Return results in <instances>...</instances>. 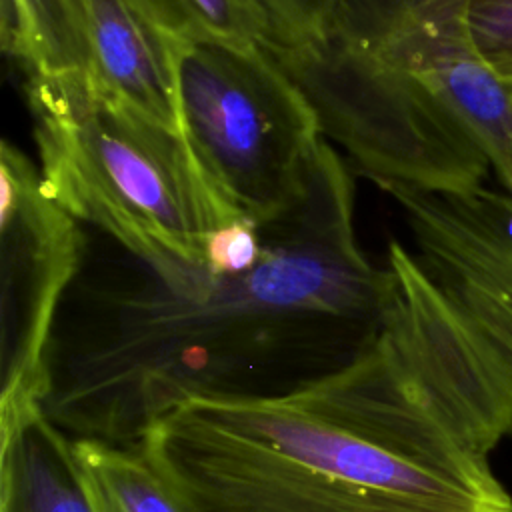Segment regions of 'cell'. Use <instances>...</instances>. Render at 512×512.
Listing matches in <instances>:
<instances>
[{"label": "cell", "instance_id": "6da1fadb", "mask_svg": "<svg viewBox=\"0 0 512 512\" xmlns=\"http://www.w3.org/2000/svg\"><path fill=\"white\" fill-rule=\"evenodd\" d=\"M134 434L184 512H512L390 312L324 376L270 394L184 392Z\"/></svg>", "mask_w": 512, "mask_h": 512}, {"label": "cell", "instance_id": "7a4b0ae2", "mask_svg": "<svg viewBox=\"0 0 512 512\" xmlns=\"http://www.w3.org/2000/svg\"><path fill=\"white\" fill-rule=\"evenodd\" d=\"M262 238L260 260L240 274H210L180 260L148 268L132 258L136 272L126 278L88 284L94 324L58 406L72 412L110 390L92 418L126 400L124 420L138 416V428L168 400L212 390L214 376L284 358L332 372L378 338L396 278L388 262L376 266L364 254L354 170L326 138L304 196L264 222Z\"/></svg>", "mask_w": 512, "mask_h": 512}, {"label": "cell", "instance_id": "3957f363", "mask_svg": "<svg viewBox=\"0 0 512 512\" xmlns=\"http://www.w3.org/2000/svg\"><path fill=\"white\" fill-rule=\"evenodd\" d=\"M468 0H336L320 34L264 44L322 136L374 184L512 196V84L478 54Z\"/></svg>", "mask_w": 512, "mask_h": 512}, {"label": "cell", "instance_id": "277c9868", "mask_svg": "<svg viewBox=\"0 0 512 512\" xmlns=\"http://www.w3.org/2000/svg\"><path fill=\"white\" fill-rule=\"evenodd\" d=\"M24 92L48 192L136 262L204 268L208 234L244 216L182 134L124 104L92 74H30Z\"/></svg>", "mask_w": 512, "mask_h": 512}, {"label": "cell", "instance_id": "5b68a950", "mask_svg": "<svg viewBox=\"0 0 512 512\" xmlns=\"http://www.w3.org/2000/svg\"><path fill=\"white\" fill-rule=\"evenodd\" d=\"M178 102L194 156L244 216L264 224L304 196L322 128L264 44L180 42Z\"/></svg>", "mask_w": 512, "mask_h": 512}, {"label": "cell", "instance_id": "8992f818", "mask_svg": "<svg viewBox=\"0 0 512 512\" xmlns=\"http://www.w3.org/2000/svg\"><path fill=\"white\" fill-rule=\"evenodd\" d=\"M0 198L2 438H8L42 410L50 392V336L78 280L84 234L48 192L38 164L10 140L0 148Z\"/></svg>", "mask_w": 512, "mask_h": 512}, {"label": "cell", "instance_id": "52a82bcc", "mask_svg": "<svg viewBox=\"0 0 512 512\" xmlns=\"http://www.w3.org/2000/svg\"><path fill=\"white\" fill-rule=\"evenodd\" d=\"M402 210L416 258L432 274L466 284L512 314V196L480 186L466 194L376 184Z\"/></svg>", "mask_w": 512, "mask_h": 512}, {"label": "cell", "instance_id": "ba28073f", "mask_svg": "<svg viewBox=\"0 0 512 512\" xmlns=\"http://www.w3.org/2000/svg\"><path fill=\"white\" fill-rule=\"evenodd\" d=\"M90 74L124 104L184 136L178 102L180 42L128 0H78Z\"/></svg>", "mask_w": 512, "mask_h": 512}, {"label": "cell", "instance_id": "9c48e42d", "mask_svg": "<svg viewBox=\"0 0 512 512\" xmlns=\"http://www.w3.org/2000/svg\"><path fill=\"white\" fill-rule=\"evenodd\" d=\"M2 512H90L70 442L40 410L2 440Z\"/></svg>", "mask_w": 512, "mask_h": 512}, {"label": "cell", "instance_id": "30bf717a", "mask_svg": "<svg viewBox=\"0 0 512 512\" xmlns=\"http://www.w3.org/2000/svg\"><path fill=\"white\" fill-rule=\"evenodd\" d=\"M70 452L90 512H184L138 448L82 436Z\"/></svg>", "mask_w": 512, "mask_h": 512}, {"label": "cell", "instance_id": "8fae6325", "mask_svg": "<svg viewBox=\"0 0 512 512\" xmlns=\"http://www.w3.org/2000/svg\"><path fill=\"white\" fill-rule=\"evenodd\" d=\"M148 22L178 42L268 44L266 12L254 0H128Z\"/></svg>", "mask_w": 512, "mask_h": 512}, {"label": "cell", "instance_id": "7c38bea8", "mask_svg": "<svg viewBox=\"0 0 512 512\" xmlns=\"http://www.w3.org/2000/svg\"><path fill=\"white\" fill-rule=\"evenodd\" d=\"M466 16L478 54L498 76L512 78V0H468Z\"/></svg>", "mask_w": 512, "mask_h": 512}, {"label": "cell", "instance_id": "4fadbf2b", "mask_svg": "<svg viewBox=\"0 0 512 512\" xmlns=\"http://www.w3.org/2000/svg\"><path fill=\"white\" fill-rule=\"evenodd\" d=\"M262 224L238 216L212 230L204 242V270L210 274H240L262 256Z\"/></svg>", "mask_w": 512, "mask_h": 512}, {"label": "cell", "instance_id": "5bb4252c", "mask_svg": "<svg viewBox=\"0 0 512 512\" xmlns=\"http://www.w3.org/2000/svg\"><path fill=\"white\" fill-rule=\"evenodd\" d=\"M268 16L272 46H294L312 40L326 24L336 0H254Z\"/></svg>", "mask_w": 512, "mask_h": 512}, {"label": "cell", "instance_id": "9a60e30c", "mask_svg": "<svg viewBox=\"0 0 512 512\" xmlns=\"http://www.w3.org/2000/svg\"><path fill=\"white\" fill-rule=\"evenodd\" d=\"M506 82H510V84H512V78H508V80H506Z\"/></svg>", "mask_w": 512, "mask_h": 512}]
</instances>
